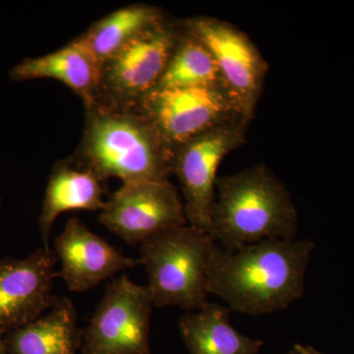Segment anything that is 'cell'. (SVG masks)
Masks as SVG:
<instances>
[{
	"instance_id": "cell-6",
	"label": "cell",
	"mask_w": 354,
	"mask_h": 354,
	"mask_svg": "<svg viewBox=\"0 0 354 354\" xmlns=\"http://www.w3.org/2000/svg\"><path fill=\"white\" fill-rule=\"evenodd\" d=\"M179 23L213 55L220 70L221 85L248 127L269 69L259 50L247 35L225 21L198 16Z\"/></svg>"
},
{
	"instance_id": "cell-9",
	"label": "cell",
	"mask_w": 354,
	"mask_h": 354,
	"mask_svg": "<svg viewBox=\"0 0 354 354\" xmlns=\"http://www.w3.org/2000/svg\"><path fill=\"white\" fill-rule=\"evenodd\" d=\"M137 109L157 128L172 152L203 133L232 121H242L234 102L221 85L155 88Z\"/></svg>"
},
{
	"instance_id": "cell-13",
	"label": "cell",
	"mask_w": 354,
	"mask_h": 354,
	"mask_svg": "<svg viewBox=\"0 0 354 354\" xmlns=\"http://www.w3.org/2000/svg\"><path fill=\"white\" fill-rule=\"evenodd\" d=\"M9 76L16 82L55 79L79 95L86 108L99 101L102 64L77 37L48 55L21 60L10 70Z\"/></svg>"
},
{
	"instance_id": "cell-1",
	"label": "cell",
	"mask_w": 354,
	"mask_h": 354,
	"mask_svg": "<svg viewBox=\"0 0 354 354\" xmlns=\"http://www.w3.org/2000/svg\"><path fill=\"white\" fill-rule=\"evenodd\" d=\"M314 248L307 239L263 241L232 251L218 245L209 268V293L247 315L283 311L304 297Z\"/></svg>"
},
{
	"instance_id": "cell-16",
	"label": "cell",
	"mask_w": 354,
	"mask_h": 354,
	"mask_svg": "<svg viewBox=\"0 0 354 354\" xmlns=\"http://www.w3.org/2000/svg\"><path fill=\"white\" fill-rule=\"evenodd\" d=\"M232 310L208 302L186 312L179 330L189 354H258L264 342L242 335L230 323Z\"/></svg>"
},
{
	"instance_id": "cell-4",
	"label": "cell",
	"mask_w": 354,
	"mask_h": 354,
	"mask_svg": "<svg viewBox=\"0 0 354 354\" xmlns=\"http://www.w3.org/2000/svg\"><path fill=\"white\" fill-rule=\"evenodd\" d=\"M218 244L189 225L171 228L140 244L153 306L194 312L208 304V277Z\"/></svg>"
},
{
	"instance_id": "cell-18",
	"label": "cell",
	"mask_w": 354,
	"mask_h": 354,
	"mask_svg": "<svg viewBox=\"0 0 354 354\" xmlns=\"http://www.w3.org/2000/svg\"><path fill=\"white\" fill-rule=\"evenodd\" d=\"M220 85L223 86L220 70L213 55L201 41L183 28L180 38L156 88Z\"/></svg>"
},
{
	"instance_id": "cell-8",
	"label": "cell",
	"mask_w": 354,
	"mask_h": 354,
	"mask_svg": "<svg viewBox=\"0 0 354 354\" xmlns=\"http://www.w3.org/2000/svg\"><path fill=\"white\" fill-rule=\"evenodd\" d=\"M246 128L242 121H232L203 133L174 151L171 174L180 184L191 227L209 234L218 167L223 158L245 143Z\"/></svg>"
},
{
	"instance_id": "cell-17",
	"label": "cell",
	"mask_w": 354,
	"mask_h": 354,
	"mask_svg": "<svg viewBox=\"0 0 354 354\" xmlns=\"http://www.w3.org/2000/svg\"><path fill=\"white\" fill-rule=\"evenodd\" d=\"M165 19L164 12L158 7L130 4L97 20L78 37L102 66L125 44Z\"/></svg>"
},
{
	"instance_id": "cell-2",
	"label": "cell",
	"mask_w": 354,
	"mask_h": 354,
	"mask_svg": "<svg viewBox=\"0 0 354 354\" xmlns=\"http://www.w3.org/2000/svg\"><path fill=\"white\" fill-rule=\"evenodd\" d=\"M82 140L71 160L101 180L167 181L174 152L138 109L86 106Z\"/></svg>"
},
{
	"instance_id": "cell-22",
	"label": "cell",
	"mask_w": 354,
	"mask_h": 354,
	"mask_svg": "<svg viewBox=\"0 0 354 354\" xmlns=\"http://www.w3.org/2000/svg\"><path fill=\"white\" fill-rule=\"evenodd\" d=\"M0 204H1V197H0Z\"/></svg>"
},
{
	"instance_id": "cell-14",
	"label": "cell",
	"mask_w": 354,
	"mask_h": 354,
	"mask_svg": "<svg viewBox=\"0 0 354 354\" xmlns=\"http://www.w3.org/2000/svg\"><path fill=\"white\" fill-rule=\"evenodd\" d=\"M102 180L92 171L74 164L71 158L60 160L48 178L39 218V227L44 248L58 216L68 211H102L104 200Z\"/></svg>"
},
{
	"instance_id": "cell-7",
	"label": "cell",
	"mask_w": 354,
	"mask_h": 354,
	"mask_svg": "<svg viewBox=\"0 0 354 354\" xmlns=\"http://www.w3.org/2000/svg\"><path fill=\"white\" fill-rule=\"evenodd\" d=\"M153 301L148 286L113 279L83 330L82 354H150Z\"/></svg>"
},
{
	"instance_id": "cell-10",
	"label": "cell",
	"mask_w": 354,
	"mask_h": 354,
	"mask_svg": "<svg viewBox=\"0 0 354 354\" xmlns=\"http://www.w3.org/2000/svg\"><path fill=\"white\" fill-rule=\"evenodd\" d=\"M99 220L129 245L188 225L183 199L169 180L123 183L106 200Z\"/></svg>"
},
{
	"instance_id": "cell-11",
	"label": "cell",
	"mask_w": 354,
	"mask_h": 354,
	"mask_svg": "<svg viewBox=\"0 0 354 354\" xmlns=\"http://www.w3.org/2000/svg\"><path fill=\"white\" fill-rule=\"evenodd\" d=\"M57 261L46 248L24 259H0V337L34 322L57 304Z\"/></svg>"
},
{
	"instance_id": "cell-5",
	"label": "cell",
	"mask_w": 354,
	"mask_h": 354,
	"mask_svg": "<svg viewBox=\"0 0 354 354\" xmlns=\"http://www.w3.org/2000/svg\"><path fill=\"white\" fill-rule=\"evenodd\" d=\"M183 28L167 20L142 32L102 66L99 101L135 109L157 88L171 59Z\"/></svg>"
},
{
	"instance_id": "cell-3",
	"label": "cell",
	"mask_w": 354,
	"mask_h": 354,
	"mask_svg": "<svg viewBox=\"0 0 354 354\" xmlns=\"http://www.w3.org/2000/svg\"><path fill=\"white\" fill-rule=\"evenodd\" d=\"M298 213L285 183L265 165L218 176L209 234L221 248L295 241Z\"/></svg>"
},
{
	"instance_id": "cell-20",
	"label": "cell",
	"mask_w": 354,
	"mask_h": 354,
	"mask_svg": "<svg viewBox=\"0 0 354 354\" xmlns=\"http://www.w3.org/2000/svg\"><path fill=\"white\" fill-rule=\"evenodd\" d=\"M0 354H7L6 346H4L3 337H0Z\"/></svg>"
},
{
	"instance_id": "cell-12",
	"label": "cell",
	"mask_w": 354,
	"mask_h": 354,
	"mask_svg": "<svg viewBox=\"0 0 354 354\" xmlns=\"http://www.w3.org/2000/svg\"><path fill=\"white\" fill-rule=\"evenodd\" d=\"M59 276L72 292H85L141 261L123 255L79 218H70L55 241Z\"/></svg>"
},
{
	"instance_id": "cell-15",
	"label": "cell",
	"mask_w": 354,
	"mask_h": 354,
	"mask_svg": "<svg viewBox=\"0 0 354 354\" xmlns=\"http://www.w3.org/2000/svg\"><path fill=\"white\" fill-rule=\"evenodd\" d=\"M73 302L58 298L44 315L3 337L7 354H77L82 346Z\"/></svg>"
},
{
	"instance_id": "cell-19",
	"label": "cell",
	"mask_w": 354,
	"mask_h": 354,
	"mask_svg": "<svg viewBox=\"0 0 354 354\" xmlns=\"http://www.w3.org/2000/svg\"><path fill=\"white\" fill-rule=\"evenodd\" d=\"M295 353L297 354H323L314 348L313 346H304V344H295Z\"/></svg>"
},
{
	"instance_id": "cell-21",
	"label": "cell",
	"mask_w": 354,
	"mask_h": 354,
	"mask_svg": "<svg viewBox=\"0 0 354 354\" xmlns=\"http://www.w3.org/2000/svg\"><path fill=\"white\" fill-rule=\"evenodd\" d=\"M288 354H297L295 353V351H293V353H288Z\"/></svg>"
}]
</instances>
